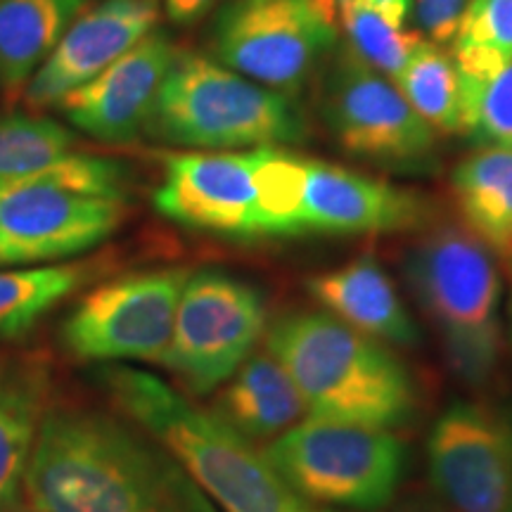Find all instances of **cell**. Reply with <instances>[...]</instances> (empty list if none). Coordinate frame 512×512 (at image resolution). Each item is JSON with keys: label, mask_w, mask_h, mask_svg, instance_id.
Wrapping results in <instances>:
<instances>
[{"label": "cell", "mask_w": 512, "mask_h": 512, "mask_svg": "<svg viewBox=\"0 0 512 512\" xmlns=\"http://www.w3.org/2000/svg\"><path fill=\"white\" fill-rule=\"evenodd\" d=\"M460 221L482 245L512 264V147H479L451 174Z\"/></svg>", "instance_id": "obj_20"}, {"label": "cell", "mask_w": 512, "mask_h": 512, "mask_svg": "<svg viewBox=\"0 0 512 512\" xmlns=\"http://www.w3.org/2000/svg\"><path fill=\"white\" fill-rule=\"evenodd\" d=\"M190 273V268H159L93 287L64 318L62 344L83 361L159 363Z\"/></svg>", "instance_id": "obj_11"}, {"label": "cell", "mask_w": 512, "mask_h": 512, "mask_svg": "<svg viewBox=\"0 0 512 512\" xmlns=\"http://www.w3.org/2000/svg\"><path fill=\"white\" fill-rule=\"evenodd\" d=\"M510 342H512V306H510Z\"/></svg>", "instance_id": "obj_32"}, {"label": "cell", "mask_w": 512, "mask_h": 512, "mask_svg": "<svg viewBox=\"0 0 512 512\" xmlns=\"http://www.w3.org/2000/svg\"><path fill=\"white\" fill-rule=\"evenodd\" d=\"M155 209L164 219L200 233L261 238L254 150L166 155Z\"/></svg>", "instance_id": "obj_13"}, {"label": "cell", "mask_w": 512, "mask_h": 512, "mask_svg": "<svg viewBox=\"0 0 512 512\" xmlns=\"http://www.w3.org/2000/svg\"><path fill=\"white\" fill-rule=\"evenodd\" d=\"M48 394L50 375L41 358L0 361V512L22 501L31 451L50 406Z\"/></svg>", "instance_id": "obj_18"}, {"label": "cell", "mask_w": 512, "mask_h": 512, "mask_svg": "<svg viewBox=\"0 0 512 512\" xmlns=\"http://www.w3.org/2000/svg\"><path fill=\"white\" fill-rule=\"evenodd\" d=\"M351 3L363 5V8L380 15L384 22H389L396 29H403L413 8V0H351Z\"/></svg>", "instance_id": "obj_30"}, {"label": "cell", "mask_w": 512, "mask_h": 512, "mask_svg": "<svg viewBox=\"0 0 512 512\" xmlns=\"http://www.w3.org/2000/svg\"><path fill=\"white\" fill-rule=\"evenodd\" d=\"M337 29L347 36L351 53L389 81L399 79L415 50L425 41L418 31L396 29L380 15L356 3H347L337 12Z\"/></svg>", "instance_id": "obj_26"}, {"label": "cell", "mask_w": 512, "mask_h": 512, "mask_svg": "<svg viewBox=\"0 0 512 512\" xmlns=\"http://www.w3.org/2000/svg\"><path fill=\"white\" fill-rule=\"evenodd\" d=\"M470 0H415L413 19L418 34L434 46H451Z\"/></svg>", "instance_id": "obj_28"}, {"label": "cell", "mask_w": 512, "mask_h": 512, "mask_svg": "<svg viewBox=\"0 0 512 512\" xmlns=\"http://www.w3.org/2000/svg\"><path fill=\"white\" fill-rule=\"evenodd\" d=\"M181 48L164 31H152L95 79L55 102L62 117L102 143H131L145 131L164 76Z\"/></svg>", "instance_id": "obj_15"}, {"label": "cell", "mask_w": 512, "mask_h": 512, "mask_svg": "<svg viewBox=\"0 0 512 512\" xmlns=\"http://www.w3.org/2000/svg\"><path fill=\"white\" fill-rule=\"evenodd\" d=\"M157 19V0H100L86 8L24 88V102L31 110L53 107L150 36Z\"/></svg>", "instance_id": "obj_16"}, {"label": "cell", "mask_w": 512, "mask_h": 512, "mask_svg": "<svg viewBox=\"0 0 512 512\" xmlns=\"http://www.w3.org/2000/svg\"><path fill=\"white\" fill-rule=\"evenodd\" d=\"M76 136L67 126L38 114L0 117V183L15 181L74 152Z\"/></svg>", "instance_id": "obj_25"}, {"label": "cell", "mask_w": 512, "mask_h": 512, "mask_svg": "<svg viewBox=\"0 0 512 512\" xmlns=\"http://www.w3.org/2000/svg\"><path fill=\"white\" fill-rule=\"evenodd\" d=\"M8 512H38V510L29 508V505H22V503H19V505H15V508H10Z\"/></svg>", "instance_id": "obj_31"}, {"label": "cell", "mask_w": 512, "mask_h": 512, "mask_svg": "<svg viewBox=\"0 0 512 512\" xmlns=\"http://www.w3.org/2000/svg\"><path fill=\"white\" fill-rule=\"evenodd\" d=\"M95 380L126 420L185 467L219 512H332L299 496L264 451L157 375L110 366Z\"/></svg>", "instance_id": "obj_2"}, {"label": "cell", "mask_w": 512, "mask_h": 512, "mask_svg": "<svg viewBox=\"0 0 512 512\" xmlns=\"http://www.w3.org/2000/svg\"><path fill=\"white\" fill-rule=\"evenodd\" d=\"M145 133L185 150L235 152L302 143L306 121L292 95L261 86L214 57L181 50Z\"/></svg>", "instance_id": "obj_4"}, {"label": "cell", "mask_w": 512, "mask_h": 512, "mask_svg": "<svg viewBox=\"0 0 512 512\" xmlns=\"http://www.w3.org/2000/svg\"><path fill=\"white\" fill-rule=\"evenodd\" d=\"M91 278L86 264L0 268V339H19Z\"/></svg>", "instance_id": "obj_22"}, {"label": "cell", "mask_w": 512, "mask_h": 512, "mask_svg": "<svg viewBox=\"0 0 512 512\" xmlns=\"http://www.w3.org/2000/svg\"><path fill=\"white\" fill-rule=\"evenodd\" d=\"M98 164L69 152L34 174L0 183V268L53 264L98 247L121 226L124 200L91 197Z\"/></svg>", "instance_id": "obj_6"}, {"label": "cell", "mask_w": 512, "mask_h": 512, "mask_svg": "<svg viewBox=\"0 0 512 512\" xmlns=\"http://www.w3.org/2000/svg\"><path fill=\"white\" fill-rule=\"evenodd\" d=\"M219 3L221 0H164V10L176 27H192L202 22Z\"/></svg>", "instance_id": "obj_29"}, {"label": "cell", "mask_w": 512, "mask_h": 512, "mask_svg": "<svg viewBox=\"0 0 512 512\" xmlns=\"http://www.w3.org/2000/svg\"><path fill=\"white\" fill-rule=\"evenodd\" d=\"M510 266H512V264H510Z\"/></svg>", "instance_id": "obj_33"}, {"label": "cell", "mask_w": 512, "mask_h": 512, "mask_svg": "<svg viewBox=\"0 0 512 512\" xmlns=\"http://www.w3.org/2000/svg\"><path fill=\"white\" fill-rule=\"evenodd\" d=\"M430 204L418 192L347 166L302 157L297 235H389L420 228Z\"/></svg>", "instance_id": "obj_14"}, {"label": "cell", "mask_w": 512, "mask_h": 512, "mask_svg": "<svg viewBox=\"0 0 512 512\" xmlns=\"http://www.w3.org/2000/svg\"><path fill=\"white\" fill-rule=\"evenodd\" d=\"M268 330L264 294L223 271H195L178 299L174 332L159 366L185 392L204 396L223 387Z\"/></svg>", "instance_id": "obj_10"}, {"label": "cell", "mask_w": 512, "mask_h": 512, "mask_svg": "<svg viewBox=\"0 0 512 512\" xmlns=\"http://www.w3.org/2000/svg\"><path fill=\"white\" fill-rule=\"evenodd\" d=\"M320 112L351 157L399 174H430L437 166V131L408 105L387 76L339 50L325 74Z\"/></svg>", "instance_id": "obj_9"}, {"label": "cell", "mask_w": 512, "mask_h": 512, "mask_svg": "<svg viewBox=\"0 0 512 512\" xmlns=\"http://www.w3.org/2000/svg\"><path fill=\"white\" fill-rule=\"evenodd\" d=\"M432 486L453 512H512V415L453 403L427 439Z\"/></svg>", "instance_id": "obj_12"}, {"label": "cell", "mask_w": 512, "mask_h": 512, "mask_svg": "<svg viewBox=\"0 0 512 512\" xmlns=\"http://www.w3.org/2000/svg\"><path fill=\"white\" fill-rule=\"evenodd\" d=\"M460 133L477 147H512V64L486 81H463Z\"/></svg>", "instance_id": "obj_27"}, {"label": "cell", "mask_w": 512, "mask_h": 512, "mask_svg": "<svg viewBox=\"0 0 512 512\" xmlns=\"http://www.w3.org/2000/svg\"><path fill=\"white\" fill-rule=\"evenodd\" d=\"M392 83L434 131L448 133V136L460 133V126H463L460 76L451 57L439 46L425 38L408 67Z\"/></svg>", "instance_id": "obj_24"}, {"label": "cell", "mask_w": 512, "mask_h": 512, "mask_svg": "<svg viewBox=\"0 0 512 512\" xmlns=\"http://www.w3.org/2000/svg\"><path fill=\"white\" fill-rule=\"evenodd\" d=\"M306 290L332 316L387 347L418 344V325L375 256H356L347 264L311 275Z\"/></svg>", "instance_id": "obj_17"}, {"label": "cell", "mask_w": 512, "mask_h": 512, "mask_svg": "<svg viewBox=\"0 0 512 512\" xmlns=\"http://www.w3.org/2000/svg\"><path fill=\"white\" fill-rule=\"evenodd\" d=\"M249 441L278 439L309 413L304 396L271 351H254L219 394L216 408Z\"/></svg>", "instance_id": "obj_19"}, {"label": "cell", "mask_w": 512, "mask_h": 512, "mask_svg": "<svg viewBox=\"0 0 512 512\" xmlns=\"http://www.w3.org/2000/svg\"><path fill=\"white\" fill-rule=\"evenodd\" d=\"M264 339L313 418L387 432L411 422L418 401L413 377L387 344L328 311L280 316Z\"/></svg>", "instance_id": "obj_3"}, {"label": "cell", "mask_w": 512, "mask_h": 512, "mask_svg": "<svg viewBox=\"0 0 512 512\" xmlns=\"http://www.w3.org/2000/svg\"><path fill=\"white\" fill-rule=\"evenodd\" d=\"M22 496L38 512H219L155 437L74 406H48Z\"/></svg>", "instance_id": "obj_1"}, {"label": "cell", "mask_w": 512, "mask_h": 512, "mask_svg": "<svg viewBox=\"0 0 512 512\" xmlns=\"http://www.w3.org/2000/svg\"><path fill=\"white\" fill-rule=\"evenodd\" d=\"M91 0H0V91L29 86Z\"/></svg>", "instance_id": "obj_21"}, {"label": "cell", "mask_w": 512, "mask_h": 512, "mask_svg": "<svg viewBox=\"0 0 512 512\" xmlns=\"http://www.w3.org/2000/svg\"><path fill=\"white\" fill-rule=\"evenodd\" d=\"M403 273L439 332L453 373L472 387L494 382L503 361V285L496 256L465 226L444 223L413 242Z\"/></svg>", "instance_id": "obj_5"}, {"label": "cell", "mask_w": 512, "mask_h": 512, "mask_svg": "<svg viewBox=\"0 0 512 512\" xmlns=\"http://www.w3.org/2000/svg\"><path fill=\"white\" fill-rule=\"evenodd\" d=\"M463 81H486L512 64V0H470L451 43Z\"/></svg>", "instance_id": "obj_23"}, {"label": "cell", "mask_w": 512, "mask_h": 512, "mask_svg": "<svg viewBox=\"0 0 512 512\" xmlns=\"http://www.w3.org/2000/svg\"><path fill=\"white\" fill-rule=\"evenodd\" d=\"M264 456L306 501L361 512L392 503L406 465V448L392 432L323 418L290 427Z\"/></svg>", "instance_id": "obj_7"}, {"label": "cell", "mask_w": 512, "mask_h": 512, "mask_svg": "<svg viewBox=\"0 0 512 512\" xmlns=\"http://www.w3.org/2000/svg\"><path fill=\"white\" fill-rule=\"evenodd\" d=\"M337 36L325 0H226L216 10L211 48L233 72L294 98Z\"/></svg>", "instance_id": "obj_8"}]
</instances>
